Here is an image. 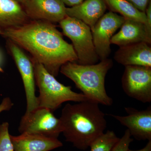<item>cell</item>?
Returning <instances> with one entry per match:
<instances>
[{
	"label": "cell",
	"mask_w": 151,
	"mask_h": 151,
	"mask_svg": "<svg viewBox=\"0 0 151 151\" xmlns=\"http://www.w3.org/2000/svg\"><path fill=\"white\" fill-rule=\"evenodd\" d=\"M2 35L28 52L32 61L42 64L55 77L66 63H77L73 45L65 41L55 26L49 22L32 20L3 30Z\"/></svg>",
	"instance_id": "1"
},
{
	"label": "cell",
	"mask_w": 151,
	"mask_h": 151,
	"mask_svg": "<svg viewBox=\"0 0 151 151\" xmlns=\"http://www.w3.org/2000/svg\"><path fill=\"white\" fill-rule=\"evenodd\" d=\"M59 119L65 141L81 150L89 147L107 127L105 114L99 104L89 100L66 104Z\"/></svg>",
	"instance_id": "2"
},
{
	"label": "cell",
	"mask_w": 151,
	"mask_h": 151,
	"mask_svg": "<svg viewBox=\"0 0 151 151\" xmlns=\"http://www.w3.org/2000/svg\"><path fill=\"white\" fill-rule=\"evenodd\" d=\"M113 65L112 60L108 58L92 65L69 62L63 65L60 71L75 83L88 100L111 106L113 101L106 92L105 78Z\"/></svg>",
	"instance_id": "3"
},
{
	"label": "cell",
	"mask_w": 151,
	"mask_h": 151,
	"mask_svg": "<svg viewBox=\"0 0 151 151\" xmlns=\"http://www.w3.org/2000/svg\"><path fill=\"white\" fill-rule=\"evenodd\" d=\"M32 62L35 83L39 89V96L37 97L38 107L47 108L53 112L65 102L79 103L88 100L82 93L74 92L70 86L60 83L42 64Z\"/></svg>",
	"instance_id": "4"
},
{
	"label": "cell",
	"mask_w": 151,
	"mask_h": 151,
	"mask_svg": "<svg viewBox=\"0 0 151 151\" xmlns=\"http://www.w3.org/2000/svg\"><path fill=\"white\" fill-rule=\"evenodd\" d=\"M63 34L72 41L78 61L81 65L96 64L99 60L91 29L80 20L66 16L59 22Z\"/></svg>",
	"instance_id": "5"
},
{
	"label": "cell",
	"mask_w": 151,
	"mask_h": 151,
	"mask_svg": "<svg viewBox=\"0 0 151 151\" xmlns=\"http://www.w3.org/2000/svg\"><path fill=\"white\" fill-rule=\"evenodd\" d=\"M21 134L40 135L58 139L62 133L61 121L47 108L38 107L22 117L18 129Z\"/></svg>",
	"instance_id": "6"
},
{
	"label": "cell",
	"mask_w": 151,
	"mask_h": 151,
	"mask_svg": "<svg viewBox=\"0 0 151 151\" xmlns=\"http://www.w3.org/2000/svg\"><path fill=\"white\" fill-rule=\"evenodd\" d=\"M122 88L129 97L143 103L151 102V67L127 65L122 78Z\"/></svg>",
	"instance_id": "7"
},
{
	"label": "cell",
	"mask_w": 151,
	"mask_h": 151,
	"mask_svg": "<svg viewBox=\"0 0 151 151\" xmlns=\"http://www.w3.org/2000/svg\"><path fill=\"white\" fill-rule=\"evenodd\" d=\"M125 20L124 17L111 11L104 14L91 29L95 50L100 60L107 59L110 55L111 38Z\"/></svg>",
	"instance_id": "8"
},
{
	"label": "cell",
	"mask_w": 151,
	"mask_h": 151,
	"mask_svg": "<svg viewBox=\"0 0 151 151\" xmlns=\"http://www.w3.org/2000/svg\"><path fill=\"white\" fill-rule=\"evenodd\" d=\"M8 46L13 57L23 83L27 100V110L29 112L38 107L35 94V80L33 64L21 48L8 40Z\"/></svg>",
	"instance_id": "9"
},
{
	"label": "cell",
	"mask_w": 151,
	"mask_h": 151,
	"mask_svg": "<svg viewBox=\"0 0 151 151\" xmlns=\"http://www.w3.org/2000/svg\"><path fill=\"white\" fill-rule=\"evenodd\" d=\"M128 115L120 116L109 114L127 127L132 137L139 141L151 140V107L139 111L132 108H125Z\"/></svg>",
	"instance_id": "10"
},
{
	"label": "cell",
	"mask_w": 151,
	"mask_h": 151,
	"mask_svg": "<svg viewBox=\"0 0 151 151\" xmlns=\"http://www.w3.org/2000/svg\"><path fill=\"white\" fill-rule=\"evenodd\" d=\"M24 10L29 18L49 22H59L66 16V7L60 0H28Z\"/></svg>",
	"instance_id": "11"
},
{
	"label": "cell",
	"mask_w": 151,
	"mask_h": 151,
	"mask_svg": "<svg viewBox=\"0 0 151 151\" xmlns=\"http://www.w3.org/2000/svg\"><path fill=\"white\" fill-rule=\"evenodd\" d=\"M117 62L125 65L151 67V47L146 42L120 47L114 55Z\"/></svg>",
	"instance_id": "12"
},
{
	"label": "cell",
	"mask_w": 151,
	"mask_h": 151,
	"mask_svg": "<svg viewBox=\"0 0 151 151\" xmlns=\"http://www.w3.org/2000/svg\"><path fill=\"white\" fill-rule=\"evenodd\" d=\"M10 138L14 151H50L63 146L58 139L40 135L21 134Z\"/></svg>",
	"instance_id": "13"
},
{
	"label": "cell",
	"mask_w": 151,
	"mask_h": 151,
	"mask_svg": "<svg viewBox=\"0 0 151 151\" xmlns=\"http://www.w3.org/2000/svg\"><path fill=\"white\" fill-rule=\"evenodd\" d=\"M107 7L104 0H84L78 5L66 7L65 12L67 16L80 20L92 29Z\"/></svg>",
	"instance_id": "14"
},
{
	"label": "cell",
	"mask_w": 151,
	"mask_h": 151,
	"mask_svg": "<svg viewBox=\"0 0 151 151\" xmlns=\"http://www.w3.org/2000/svg\"><path fill=\"white\" fill-rule=\"evenodd\" d=\"M121 27L119 32L111 38V44L121 47L143 42L147 43L144 23L125 19Z\"/></svg>",
	"instance_id": "15"
},
{
	"label": "cell",
	"mask_w": 151,
	"mask_h": 151,
	"mask_svg": "<svg viewBox=\"0 0 151 151\" xmlns=\"http://www.w3.org/2000/svg\"><path fill=\"white\" fill-rule=\"evenodd\" d=\"M29 19L24 9L16 1L0 0V29L19 26Z\"/></svg>",
	"instance_id": "16"
},
{
	"label": "cell",
	"mask_w": 151,
	"mask_h": 151,
	"mask_svg": "<svg viewBox=\"0 0 151 151\" xmlns=\"http://www.w3.org/2000/svg\"><path fill=\"white\" fill-rule=\"evenodd\" d=\"M111 12L118 13L125 19L145 22V13L135 8L127 0H104Z\"/></svg>",
	"instance_id": "17"
},
{
	"label": "cell",
	"mask_w": 151,
	"mask_h": 151,
	"mask_svg": "<svg viewBox=\"0 0 151 151\" xmlns=\"http://www.w3.org/2000/svg\"><path fill=\"white\" fill-rule=\"evenodd\" d=\"M119 139L113 131L108 130L92 143L90 151H111Z\"/></svg>",
	"instance_id": "18"
},
{
	"label": "cell",
	"mask_w": 151,
	"mask_h": 151,
	"mask_svg": "<svg viewBox=\"0 0 151 151\" xmlns=\"http://www.w3.org/2000/svg\"><path fill=\"white\" fill-rule=\"evenodd\" d=\"M9 133V124L5 122L0 124V151H14Z\"/></svg>",
	"instance_id": "19"
},
{
	"label": "cell",
	"mask_w": 151,
	"mask_h": 151,
	"mask_svg": "<svg viewBox=\"0 0 151 151\" xmlns=\"http://www.w3.org/2000/svg\"><path fill=\"white\" fill-rule=\"evenodd\" d=\"M132 137L129 132L127 129L123 137L120 138L111 151H128L129 149L130 144L133 141Z\"/></svg>",
	"instance_id": "20"
},
{
	"label": "cell",
	"mask_w": 151,
	"mask_h": 151,
	"mask_svg": "<svg viewBox=\"0 0 151 151\" xmlns=\"http://www.w3.org/2000/svg\"><path fill=\"white\" fill-rule=\"evenodd\" d=\"M146 20L145 23L148 44L151 43V1L150 2L146 9L145 12Z\"/></svg>",
	"instance_id": "21"
},
{
	"label": "cell",
	"mask_w": 151,
	"mask_h": 151,
	"mask_svg": "<svg viewBox=\"0 0 151 151\" xmlns=\"http://www.w3.org/2000/svg\"><path fill=\"white\" fill-rule=\"evenodd\" d=\"M141 12H145L151 0H127Z\"/></svg>",
	"instance_id": "22"
},
{
	"label": "cell",
	"mask_w": 151,
	"mask_h": 151,
	"mask_svg": "<svg viewBox=\"0 0 151 151\" xmlns=\"http://www.w3.org/2000/svg\"><path fill=\"white\" fill-rule=\"evenodd\" d=\"M14 103L9 97L4 98L0 104V113L3 111H9L12 108Z\"/></svg>",
	"instance_id": "23"
},
{
	"label": "cell",
	"mask_w": 151,
	"mask_h": 151,
	"mask_svg": "<svg viewBox=\"0 0 151 151\" xmlns=\"http://www.w3.org/2000/svg\"><path fill=\"white\" fill-rule=\"evenodd\" d=\"M65 5L69 6L70 7L78 5L82 3L84 0H60Z\"/></svg>",
	"instance_id": "24"
},
{
	"label": "cell",
	"mask_w": 151,
	"mask_h": 151,
	"mask_svg": "<svg viewBox=\"0 0 151 151\" xmlns=\"http://www.w3.org/2000/svg\"><path fill=\"white\" fill-rule=\"evenodd\" d=\"M127 151H151V140L149 141L144 148L138 150H132L129 149Z\"/></svg>",
	"instance_id": "25"
},
{
	"label": "cell",
	"mask_w": 151,
	"mask_h": 151,
	"mask_svg": "<svg viewBox=\"0 0 151 151\" xmlns=\"http://www.w3.org/2000/svg\"><path fill=\"white\" fill-rule=\"evenodd\" d=\"M17 2L19 3L20 4H22L24 5L25 3H26L28 0H15Z\"/></svg>",
	"instance_id": "26"
},
{
	"label": "cell",
	"mask_w": 151,
	"mask_h": 151,
	"mask_svg": "<svg viewBox=\"0 0 151 151\" xmlns=\"http://www.w3.org/2000/svg\"><path fill=\"white\" fill-rule=\"evenodd\" d=\"M1 52H0V61H1ZM4 72V70H3L2 68L1 67V65H0V72Z\"/></svg>",
	"instance_id": "27"
},
{
	"label": "cell",
	"mask_w": 151,
	"mask_h": 151,
	"mask_svg": "<svg viewBox=\"0 0 151 151\" xmlns=\"http://www.w3.org/2000/svg\"><path fill=\"white\" fill-rule=\"evenodd\" d=\"M2 30L0 29V35H2Z\"/></svg>",
	"instance_id": "28"
}]
</instances>
